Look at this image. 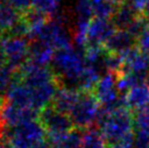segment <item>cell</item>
<instances>
[{
  "instance_id": "obj_1",
  "label": "cell",
  "mask_w": 149,
  "mask_h": 148,
  "mask_svg": "<svg viewBox=\"0 0 149 148\" xmlns=\"http://www.w3.org/2000/svg\"><path fill=\"white\" fill-rule=\"evenodd\" d=\"M51 70L61 86L76 89L79 77L82 76L86 64L84 54L73 48L57 50L51 62ZM77 91V89H76Z\"/></svg>"
},
{
  "instance_id": "obj_2",
  "label": "cell",
  "mask_w": 149,
  "mask_h": 148,
  "mask_svg": "<svg viewBox=\"0 0 149 148\" xmlns=\"http://www.w3.org/2000/svg\"><path fill=\"white\" fill-rule=\"evenodd\" d=\"M135 115L126 107L116 109L111 113H104L100 108V114L98 124L100 131L106 138L107 143L112 144L118 140H122L127 135L134 133L133 128L135 125Z\"/></svg>"
},
{
  "instance_id": "obj_3",
  "label": "cell",
  "mask_w": 149,
  "mask_h": 148,
  "mask_svg": "<svg viewBox=\"0 0 149 148\" xmlns=\"http://www.w3.org/2000/svg\"><path fill=\"white\" fill-rule=\"evenodd\" d=\"M100 108V103L94 93L79 91V100L70 113L74 128L84 131L93 126H97Z\"/></svg>"
},
{
  "instance_id": "obj_4",
  "label": "cell",
  "mask_w": 149,
  "mask_h": 148,
  "mask_svg": "<svg viewBox=\"0 0 149 148\" xmlns=\"http://www.w3.org/2000/svg\"><path fill=\"white\" fill-rule=\"evenodd\" d=\"M6 136L12 148H33L44 143L47 132L39 120H33L10 128L8 133L6 132Z\"/></svg>"
},
{
  "instance_id": "obj_5",
  "label": "cell",
  "mask_w": 149,
  "mask_h": 148,
  "mask_svg": "<svg viewBox=\"0 0 149 148\" xmlns=\"http://www.w3.org/2000/svg\"><path fill=\"white\" fill-rule=\"evenodd\" d=\"M7 64L19 71L29 60V40L24 37L4 36L0 40Z\"/></svg>"
},
{
  "instance_id": "obj_6",
  "label": "cell",
  "mask_w": 149,
  "mask_h": 148,
  "mask_svg": "<svg viewBox=\"0 0 149 148\" xmlns=\"http://www.w3.org/2000/svg\"><path fill=\"white\" fill-rule=\"evenodd\" d=\"M38 120L45 128L47 134H63L75 128L70 115L56 110L51 105L39 111Z\"/></svg>"
},
{
  "instance_id": "obj_7",
  "label": "cell",
  "mask_w": 149,
  "mask_h": 148,
  "mask_svg": "<svg viewBox=\"0 0 149 148\" xmlns=\"http://www.w3.org/2000/svg\"><path fill=\"white\" fill-rule=\"evenodd\" d=\"M21 75V81L31 89H35L48 84L56 78L54 71L49 66H38L33 61H29L25 63L19 70Z\"/></svg>"
},
{
  "instance_id": "obj_8",
  "label": "cell",
  "mask_w": 149,
  "mask_h": 148,
  "mask_svg": "<svg viewBox=\"0 0 149 148\" xmlns=\"http://www.w3.org/2000/svg\"><path fill=\"white\" fill-rule=\"evenodd\" d=\"M0 113L6 126H9V128H14L19 124L33 121V120H38L39 118V111L36 109L20 108L8 101H4V105Z\"/></svg>"
},
{
  "instance_id": "obj_9",
  "label": "cell",
  "mask_w": 149,
  "mask_h": 148,
  "mask_svg": "<svg viewBox=\"0 0 149 148\" xmlns=\"http://www.w3.org/2000/svg\"><path fill=\"white\" fill-rule=\"evenodd\" d=\"M116 29L110 20L94 17L87 31V48L104 47L106 41L112 36Z\"/></svg>"
},
{
  "instance_id": "obj_10",
  "label": "cell",
  "mask_w": 149,
  "mask_h": 148,
  "mask_svg": "<svg viewBox=\"0 0 149 148\" xmlns=\"http://www.w3.org/2000/svg\"><path fill=\"white\" fill-rule=\"evenodd\" d=\"M137 40L128 33L127 31L116 29L112 36L106 41L104 48L107 52L116 54H123L127 50L136 47Z\"/></svg>"
},
{
  "instance_id": "obj_11",
  "label": "cell",
  "mask_w": 149,
  "mask_h": 148,
  "mask_svg": "<svg viewBox=\"0 0 149 148\" xmlns=\"http://www.w3.org/2000/svg\"><path fill=\"white\" fill-rule=\"evenodd\" d=\"M60 87L62 86L56 77L54 81H51L48 84H45V85L38 87V88L32 89V93H33V107L36 110L40 111L44 108L50 106L54 101V96H56Z\"/></svg>"
},
{
  "instance_id": "obj_12",
  "label": "cell",
  "mask_w": 149,
  "mask_h": 148,
  "mask_svg": "<svg viewBox=\"0 0 149 148\" xmlns=\"http://www.w3.org/2000/svg\"><path fill=\"white\" fill-rule=\"evenodd\" d=\"M123 98L125 107L132 112H137L149 106V86L146 83L134 86L123 96Z\"/></svg>"
},
{
  "instance_id": "obj_13",
  "label": "cell",
  "mask_w": 149,
  "mask_h": 148,
  "mask_svg": "<svg viewBox=\"0 0 149 148\" xmlns=\"http://www.w3.org/2000/svg\"><path fill=\"white\" fill-rule=\"evenodd\" d=\"M4 99H6V101L12 103L17 107L34 108L32 89L22 82H17L15 84H13L11 88L6 93Z\"/></svg>"
},
{
  "instance_id": "obj_14",
  "label": "cell",
  "mask_w": 149,
  "mask_h": 148,
  "mask_svg": "<svg viewBox=\"0 0 149 148\" xmlns=\"http://www.w3.org/2000/svg\"><path fill=\"white\" fill-rule=\"evenodd\" d=\"M79 98V91L70 87H60L59 91L54 96V101L51 106L56 110L60 111L62 113L70 115L71 111L73 110L75 105Z\"/></svg>"
},
{
  "instance_id": "obj_15",
  "label": "cell",
  "mask_w": 149,
  "mask_h": 148,
  "mask_svg": "<svg viewBox=\"0 0 149 148\" xmlns=\"http://www.w3.org/2000/svg\"><path fill=\"white\" fill-rule=\"evenodd\" d=\"M54 51L50 46L42 40L29 41V60L38 66H48L51 64L54 56Z\"/></svg>"
},
{
  "instance_id": "obj_16",
  "label": "cell",
  "mask_w": 149,
  "mask_h": 148,
  "mask_svg": "<svg viewBox=\"0 0 149 148\" xmlns=\"http://www.w3.org/2000/svg\"><path fill=\"white\" fill-rule=\"evenodd\" d=\"M139 15V13L133 8V6L130 3V1L125 2V3L118 6L116 10L113 17H111V22L116 29L119 31H126L127 27L132 24V22Z\"/></svg>"
},
{
  "instance_id": "obj_17",
  "label": "cell",
  "mask_w": 149,
  "mask_h": 148,
  "mask_svg": "<svg viewBox=\"0 0 149 148\" xmlns=\"http://www.w3.org/2000/svg\"><path fill=\"white\" fill-rule=\"evenodd\" d=\"M21 19V13L13 9L6 0H0V33L7 34Z\"/></svg>"
},
{
  "instance_id": "obj_18",
  "label": "cell",
  "mask_w": 149,
  "mask_h": 148,
  "mask_svg": "<svg viewBox=\"0 0 149 148\" xmlns=\"http://www.w3.org/2000/svg\"><path fill=\"white\" fill-rule=\"evenodd\" d=\"M107 140L97 126L84 130L79 148H107Z\"/></svg>"
},
{
  "instance_id": "obj_19",
  "label": "cell",
  "mask_w": 149,
  "mask_h": 148,
  "mask_svg": "<svg viewBox=\"0 0 149 148\" xmlns=\"http://www.w3.org/2000/svg\"><path fill=\"white\" fill-rule=\"evenodd\" d=\"M91 7L96 19L111 20L118 6L113 4L109 0H91Z\"/></svg>"
},
{
  "instance_id": "obj_20",
  "label": "cell",
  "mask_w": 149,
  "mask_h": 148,
  "mask_svg": "<svg viewBox=\"0 0 149 148\" xmlns=\"http://www.w3.org/2000/svg\"><path fill=\"white\" fill-rule=\"evenodd\" d=\"M75 14L77 17L76 22L91 23L94 19V12L91 7V0H76L75 3Z\"/></svg>"
},
{
  "instance_id": "obj_21",
  "label": "cell",
  "mask_w": 149,
  "mask_h": 148,
  "mask_svg": "<svg viewBox=\"0 0 149 148\" xmlns=\"http://www.w3.org/2000/svg\"><path fill=\"white\" fill-rule=\"evenodd\" d=\"M33 8L52 19L60 12V2L59 0H33Z\"/></svg>"
},
{
  "instance_id": "obj_22",
  "label": "cell",
  "mask_w": 149,
  "mask_h": 148,
  "mask_svg": "<svg viewBox=\"0 0 149 148\" xmlns=\"http://www.w3.org/2000/svg\"><path fill=\"white\" fill-rule=\"evenodd\" d=\"M149 25V19L145 17L144 14H139L135 20L132 22V24L127 27L128 33L131 34L136 40H138V38L141 36V34L145 32V29H147V26Z\"/></svg>"
},
{
  "instance_id": "obj_23",
  "label": "cell",
  "mask_w": 149,
  "mask_h": 148,
  "mask_svg": "<svg viewBox=\"0 0 149 148\" xmlns=\"http://www.w3.org/2000/svg\"><path fill=\"white\" fill-rule=\"evenodd\" d=\"M134 120H135V125L137 130L149 132V106L137 111L134 117Z\"/></svg>"
},
{
  "instance_id": "obj_24",
  "label": "cell",
  "mask_w": 149,
  "mask_h": 148,
  "mask_svg": "<svg viewBox=\"0 0 149 148\" xmlns=\"http://www.w3.org/2000/svg\"><path fill=\"white\" fill-rule=\"evenodd\" d=\"M13 9L23 14L33 8V0H6Z\"/></svg>"
},
{
  "instance_id": "obj_25",
  "label": "cell",
  "mask_w": 149,
  "mask_h": 148,
  "mask_svg": "<svg viewBox=\"0 0 149 148\" xmlns=\"http://www.w3.org/2000/svg\"><path fill=\"white\" fill-rule=\"evenodd\" d=\"M133 148H149V132L137 130Z\"/></svg>"
},
{
  "instance_id": "obj_26",
  "label": "cell",
  "mask_w": 149,
  "mask_h": 148,
  "mask_svg": "<svg viewBox=\"0 0 149 148\" xmlns=\"http://www.w3.org/2000/svg\"><path fill=\"white\" fill-rule=\"evenodd\" d=\"M134 137H135V134L132 133L116 143L109 144L107 148H133L134 147Z\"/></svg>"
},
{
  "instance_id": "obj_27",
  "label": "cell",
  "mask_w": 149,
  "mask_h": 148,
  "mask_svg": "<svg viewBox=\"0 0 149 148\" xmlns=\"http://www.w3.org/2000/svg\"><path fill=\"white\" fill-rule=\"evenodd\" d=\"M137 47L139 48L141 51L149 56V25L145 29V32L141 34V36L138 38Z\"/></svg>"
},
{
  "instance_id": "obj_28",
  "label": "cell",
  "mask_w": 149,
  "mask_h": 148,
  "mask_svg": "<svg viewBox=\"0 0 149 148\" xmlns=\"http://www.w3.org/2000/svg\"><path fill=\"white\" fill-rule=\"evenodd\" d=\"M130 3L133 6V8L137 11V13L139 14H143L144 11H145V8L147 3H148L149 0H128Z\"/></svg>"
},
{
  "instance_id": "obj_29",
  "label": "cell",
  "mask_w": 149,
  "mask_h": 148,
  "mask_svg": "<svg viewBox=\"0 0 149 148\" xmlns=\"http://www.w3.org/2000/svg\"><path fill=\"white\" fill-rule=\"evenodd\" d=\"M6 124H4L3 120H2V117H1V113H0V143L3 142V138L6 136Z\"/></svg>"
},
{
  "instance_id": "obj_30",
  "label": "cell",
  "mask_w": 149,
  "mask_h": 148,
  "mask_svg": "<svg viewBox=\"0 0 149 148\" xmlns=\"http://www.w3.org/2000/svg\"><path fill=\"white\" fill-rule=\"evenodd\" d=\"M6 63H7V60H6L4 54H3V51H2V49L0 48V71H1V69L6 66Z\"/></svg>"
},
{
  "instance_id": "obj_31",
  "label": "cell",
  "mask_w": 149,
  "mask_h": 148,
  "mask_svg": "<svg viewBox=\"0 0 149 148\" xmlns=\"http://www.w3.org/2000/svg\"><path fill=\"white\" fill-rule=\"evenodd\" d=\"M109 1H110V2H112L113 4H116V6H121V4L127 2L128 0H109Z\"/></svg>"
},
{
  "instance_id": "obj_32",
  "label": "cell",
  "mask_w": 149,
  "mask_h": 148,
  "mask_svg": "<svg viewBox=\"0 0 149 148\" xmlns=\"http://www.w3.org/2000/svg\"><path fill=\"white\" fill-rule=\"evenodd\" d=\"M33 148H50V145L48 143H40V144L36 145V146H34Z\"/></svg>"
},
{
  "instance_id": "obj_33",
  "label": "cell",
  "mask_w": 149,
  "mask_h": 148,
  "mask_svg": "<svg viewBox=\"0 0 149 148\" xmlns=\"http://www.w3.org/2000/svg\"><path fill=\"white\" fill-rule=\"evenodd\" d=\"M0 148H12V146L9 144L7 140H3L2 143H0Z\"/></svg>"
},
{
  "instance_id": "obj_34",
  "label": "cell",
  "mask_w": 149,
  "mask_h": 148,
  "mask_svg": "<svg viewBox=\"0 0 149 148\" xmlns=\"http://www.w3.org/2000/svg\"><path fill=\"white\" fill-rule=\"evenodd\" d=\"M4 101H6V99H4V97H3V96H2L1 94H0V111H1V109H2V107H3Z\"/></svg>"
},
{
  "instance_id": "obj_35",
  "label": "cell",
  "mask_w": 149,
  "mask_h": 148,
  "mask_svg": "<svg viewBox=\"0 0 149 148\" xmlns=\"http://www.w3.org/2000/svg\"><path fill=\"white\" fill-rule=\"evenodd\" d=\"M145 17H147L149 19V1H148V3H147V6H146V8H145V11H144V13H143Z\"/></svg>"
},
{
  "instance_id": "obj_36",
  "label": "cell",
  "mask_w": 149,
  "mask_h": 148,
  "mask_svg": "<svg viewBox=\"0 0 149 148\" xmlns=\"http://www.w3.org/2000/svg\"><path fill=\"white\" fill-rule=\"evenodd\" d=\"M147 85L149 86V75H148V78H147Z\"/></svg>"
},
{
  "instance_id": "obj_37",
  "label": "cell",
  "mask_w": 149,
  "mask_h": 148,
  "mask_svg": "<svg viewBox=\"0 0 149 148\" xmlns=\"http://www.w3.org/2000/svg\"><path fill=\"white\" fill-rule=\"evenodd\" d=\"M1 38H2V37H1V33H0V40H1Z\"/></svg>"
}]
</instances>
